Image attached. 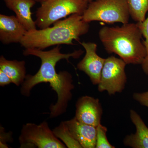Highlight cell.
<instances>
[{"mask_svg":"<svg viewBox=\"0 0 148 148\" xmlns=\"http://www.w3.org/2000/svg\"><path fill=\"white\" fill-rule=\"evenodd\" d=\"M89 27L82 15L74 14L56 21L53 27L27 32L20 44L25 49L41 50L60 45H73V41H79L80 37L88 32Z\"/></svg>","mask_w":148,"mask_h":148,"instance_id":"obj_2","label":"cell"},{"mask_svg":"<svg viewBox=\"0 0 148 148\" xmlns=\"http://www.w3.org/2000/svg\"><path fill=\"white\" fill-rule=\"evenodd\" d=\"M18 140L20 148L67 147L54 135L45 121L38 125L33 123L24 125Z\"/></svg>","mask_w":148,"mask_h":148,"instance_id":"obj_6","label":"cell"},{"mask_svg":"<svg viewBox=\"0 0 148 148\" xmlns=\"http://www.w3.org/2000/svg\"><path fill=\"white\" fill-rule=\"evenodd\" d=\"M130 117L136 127L135 134L127 135L123 144L133 148H148V127L140 116L134 110H130Z\"/></svg>","mask_w":148,"mask_h":148,"instance_id":"obj_13","label":"cell"},{"mask_svg":"<svg viewBox=\"0 0 148 148\" xmlns=\"http://www.w3.org/2000/svg\"><path fill=\"white\" fill-rule=\"evenodd\" d=\"M36 13V23L40 29L74 14L83 15L88 3L85 0H45Z\"/></svg>","mask_w":148,"mask_h":148,"instance_id":"obj_4","label":"cell"},{"mask_svg":"<svg viewBox=\"0 0 148 148\" xmlns=\"http://www.w3.org/2000/svg\"><path fill=\"white\" fill-rule=\"evenodd\" d=\"M131 18L137 22L145 20L148 12V0H126Z\"/></svg>","mask_w":148,"mask_h":148,"instance_id":"obj_15","label":"cell"},{"mask_svg":"<svg viewBox=\"0 0 148 148\" xmlns=\"http://www.w3.org/2000/svg\"><path fill=\"white\" fill-rule=\"evenodd\" d=\"M82 16L88 23L99 21L125 24L129 22L130 15L126 0H95L88 3Z\"/></svg>","mask_w":148,"mask_h":148,"instance_id":"obj_5","label":"cell"},{"mask_svg":"<svg viewBox=\"0 0 148 148\" xmlns=\"http://www.w3.org/2000/svg\"><path fill=\"white\" fill-rule=\"evenodd\" d=\"M76 108L75 117L80 122L96 127L101 124L103 110L98 99L82 96L77 101Z\"/></svg>","mask_w":148,"mask_h":148,"instance_id":"obj_9","label":"cell"},{"mask_svg":"<svg viewBox=\"0 0 148 148\" xmlns=\"http://www.w3.org/2000/svg\"><path fill=\"white\" fill-rule=\"evenodd\" d=\"M99 38L106 51L118 55L126 64H142L147 51L142 42V34L138 24L101 28Z\"/></svg>","mask_w":148,"mask_h":148,"instance_id":"obj_3","label":"cell"},{"mask_svg":"<svg viewBox=\"0 0 148 148\" xmlns=\"http://www.w3.org/2000/svg\"><path fill=\"white\" fill-rule=\"evenodd\" d=\"M85 1H86L87 2L89 3H90V2L92 1L93 0H85Z\"/></svg>","mask_w":148,"mask_h":148,"instance_id":"obj_23","label":"cell"},{"mask_svg":"<svg viewBox=\"0 0 148 148\" xmlns=\"http://www.w3.org/2000/svg\"><path fill=\"white\" fill-rule=\"evenodd\" d=\"M65 122L71 134L82 148H95L97 127L80 122L75 117Z\"/></svg>","mask_w":148,"mask_h":148,"instance_id":"obj_11","label":"cell"},{"mask_svg":"<svg viewBox=\"0 0 148 148\" xmlns=\"http://www.w3.org/2000/svg\"><path fill=\"white\" fill-rule=\"evenodd\" d=\"M126 65L123 60L114 56L106 58L98 84V91H107L110 95L121 92L127 82Z\"/></svg>","mask_w":148,"mask_h":148,"instance_id":"obj_7","label":"cell"},{"mask_svg":"<svg viewBox=\"0 0 148 148\" xmlns=\"http://www.w3.org/2000/svg\"><path fill=\"white\" fill-rule=\"evenodd\" d=\"M137 24L143 36L145 38V40L143 43L146 48L147 55L141 65L143 72L148 75V15L145 21L142 22H137Z\"/></svg>","mask_w":148,"mask_h":148,"instance_id":"obj_17","label":"cell"},{"mask_svg":"<svg viewBox=\"0 0 148 148\" xmlns=\"http://www.w3.org/2000/svg\"><path fill=\"white\" fill-rule=\"evenodd\" d=\"M27 32L16 16L0 14V41L3 44L20 43Z\"/></svg>","mask_w":148,"mask_h":148,"instance_id":"obj_10","label":"cell"},{"mask_svg":"<svg viewBox=\"0 0 148 148\" xmlns=\"http://www.w3.org/2000/svg\"><path fill=\"white\" fill-rule=\"evenodd\" d=\"M3 128L1 127V141H0V147L8 148L6 142L11 141V133H6L4 131Z\"/></svg>","mask_w":148,"mask_h":148,"instance_id":"obj_20","label":"cell"},{"mask_svg":"<svg viewBox=\"0 0 148 148\" xmlns=\"http://www.w3.org/2000/svg\"><path fill=\"white\" fill-rule=\"evenodd\" d=\"M61 49L58 45L49 51L27 48L23 51L24 56H34L39 58L41 64L36 73L34 75H26L21 85V94L29 97L32 88L37 84L49 83L58 97L55 105L52 104L49 107L51 118L59 116L66 112L69 102L72 98V90L75 88L71 74L67 71L57 73L56 70V64L62 59H66L69 62L70 58H79L84 53L79 49L71 53H63L60 51Z\"/></svg>","mask_w":148,"mask_h":148,"instance_id":"obj_1","label":"cell"},{"mask_svg":"<svg viewBox=\"0 0 148 148\" xmlns=\"http://www.w3.org/2000/svg\"><path fill=\"white\" fill-rule=\"evenodd\" d=\"M35 1L36 2H40L41 3L44 1L45 0H35Z\"/></svg>","mask_w":148,"mask_h":148,"instance_id":"obj_22","label":"cell"},{"mask_svg":"<svg viewBox=\"0 0 148 148\" xmlns=\"http://www.w3.org/2000/svg\"><path fill=\"white\" fill-rule=\"evenodd\" d=\"M25 65L24 61L7 60L3 55L0 57V70L5 73L12 83L17 86L22 84L26 78Z\"/></svg>","mask_w":148,"mask_h":148,"instance_id":"obj_14","label":"cell"},{"mask_svg":"<svg viewBox=\"0 0 148 148\" xmlns=\"http://www.w3.org/2000/svg\"><path fill=\"white\" fill-rule=\"evenodd\" d=\"M133 98L141 105L148 108V90L143 92L134 93Z\"/></svg>","mask_w":148,"mask_h":148,"instance_id":"obj_19","label":"cell"},{"mask_svg":"<svg viewBox=\"0 0 148 148\" xmlns=\"http://www.w3.org/2000/svg\"><path fill=\"white\" fill-rule=\"evenodd\" d=\"M86 51L85 55L77 65L79 71L85 73L93 85H98L101 80V73L106 58L100 57L96 53L97 45L91 42H80Z\"/></svg>","mask_w":148,"mask_h":148,"instance_id":"obj_8","label":"cell"},{"mask_svg":"<svg viewBox=\"0 0 148 148\" xmlns=\"http://www.w3.org/2000/svg\"><path fill=\"white\" fill-rule=\"evenodd\" d=\"M108 129L106 126L100 124L97 127V136L95 148H114V146L112 145L109 143L107 138Z\"/></svg>","mask_w":148,"mask_h":148,"instance_id":"obj_18","label":"cell"},{"mask_svg":"<svg viewBox=\"0 0 148 148\" xmlns=\"http://www.w3.org/2000/svg\"><path fill=\"white\" fill-rule=\"evenodd\" d=\"M8 8L13 11L27 32L36 29L32 17L31 9L36 4L35 0H3Z\"/></svg>","mask_w":148,"mask_h":148,"instance_id":"obj_12","label":"cell"},{"mask_svg":"<svg viewBox=\"0 0 148 148\" xmlns=\"http://www.w3.org/2000/svg\"><path fill=\"white\" fill-rule=\"evenodd\" d=\"M11 83H12V82L9 77L5 73L0 70V86H4L9 84Z\"/></svg>","mask_w":148,"mask_h":148,"instance_id":"obj_21","label":"cell"},{"mask_svg":"<svg viewBox=\"0 0 148 148\" xmlns=\"http://www.w3.org/2000/svg\"><path fill=\"white\" fill-rule=\"evenodd\" d=\"M53 132L57 138L64 142L67 147L82 148L80 144L71 134L65 121L61 122L58 126L53 130Z\"/></svg>","mask_w":148,"mask_h":148,"instance_id":"obj_16","label":"cell"}]
</instances>
